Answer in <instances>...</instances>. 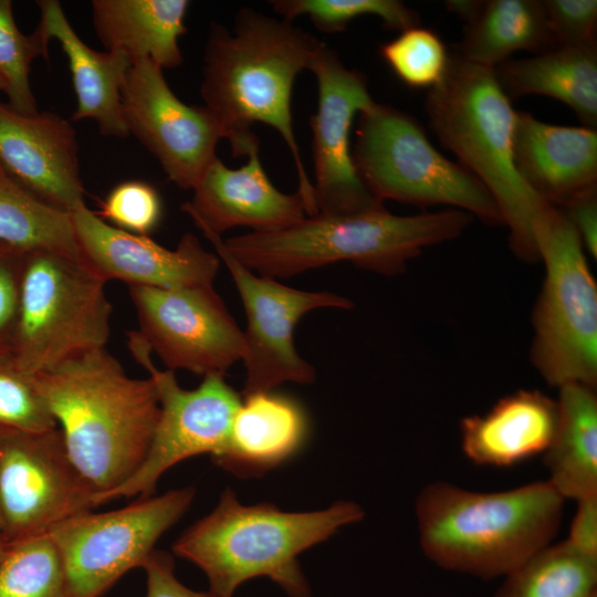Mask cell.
Masks as SVG:
<instances>
[{"label":"cell","instance_id":"52a82bcc","mask_svg":"<svg viewBox=\"0 0 597 597\" xmlns=\"http://www.w3.org/2000/svg\"><path fill=\"white\" fill-rule=\"evenodd\" d=\"M105 283L80 259L25 251L11 350L19 366L38 375L105 348L113 312Z\"/></svg>","mask_w":597,"mask_h":597},{"label":"cell","instance_id":"ab89813d","mask_svg":"<svg viewBox=\"0 0 597 597\" xmlns=\"http://www.w3.org/2000/svg\"><path fill=\"white\" fill-rule=\"evenodd\" d=\"M577 503L566 541L584 555L597 558V495Z\"/></svg>","mask_w":597,"mask_h":597},{"label":"cell","instance_id":"9a60e30c","mask_svg":"<svg viewBox=\"0 0 597 597\" xmlns=\"http://www.w3.org/2000/svg\"><path fill=\"white\" fill-rule=\"evenodd\" d=\"M308 70L317 84V109L310 118L316 213L349 214L383 207V201L360 179L350 147L356 114L375 102L366 76L346 67L336 51L324 42L315 51Z\"/></svg>","mask_w":597,"mask_h":597},{"label":"cell","instance_id":"4dcf8cb0","mask_svg":"<svg viewBox=\"0 0 597 597\" xmlns=\"http://www.w3.org/2000/svg\"><path fill=\"white\" fill-rule=\"evenodd\" d=\"M270 4L283 20L306 15L325 33L341 32L363 15L378 17L387 29L399 32L420 24L418 13L398 0H273Z\"/></svg>","mask_w":597,"mask_h":597},{"label":"cell","instance_id":"e0dca14e","mask_svg":"<svg viewBox=\"0 0 597 597\" xmlns=\"http://www.w3.org/2000/svg\"><path fill=\"white\" fill-rule=\"evenodd\" d=\"M70 216L80 260L105 282L174 290L212 285L218 273L219 256L192 233L184 234L177 248L169 250L148 235L108 224L85 202Z\"/></svg>","mask_w":597,"mask_h":597},{"label":"cell","instance_id":"f6af8a7d","mask_svg":"<svg viewBox=\"0 0 597 597\" xmlns=\"http://www.w3.org/2000/svg\"><path fill=\"white\" fill-rule=\"evenodd\" d=\"M590 597H597V591L595 594H593Z\"/></svg>","mask_w":597,"mask_h":597},{"label":"cell","instance_id":"2e32d148","mask_svg":"<svg viewBox=\"0 0 597 597\" xmlns=\"http://www.w3.org/2000/svg\"><path fill=\"white\" fill-rule=\"evenodd\" d=\"M163 71L150 60L132 64L122 88L124 118L129 135L158 160L169 180L188 190L217 156V144L226 135L206 106L177 97Z\"/></svg>","mask_w":597,"mask_h":597},{"label":"cell","instance_id":"44dd1931","mask_svg":"<svg viewBox=\"0 0 597 597\" xmlns=\"http://www.w3.org/2000/svg\"><path fill=\"white\" fill-rule=\"evenodd\" d=\"M36 6L40 21L35 31L46 44L55 39L69 61L76 96L72 121L92 119L104 136L127 137L122 88L132 66L129 59L121 52H102L84 43L60 1L40 0Z\"/></svg>","mask_w":597,"mask_h":597},{"label":"cell","instance_id":"d590c367","mask_svg":"<svg viewBox=\"0 0 597 597\" xmlns=\"http://www.w3.org/2000/svg\"><path fill=\"white\" fill-rule=\"evenodd\" d=\"M556 46L597 44L596 0H542Z\"/></svg>","mask_w":597,"mask_h":597},{"label":"cell","instance_id":"f35d334b","mask_svg":"<svg viewBox=\"0 0 597 597\" xmlns=\"http://www.w3.org/2000/svg\"><path fill=\"white\" fill-rule=\"evenodd\" d=\"M577 231L583 247L597 255V186L589 188L558 208Z\"/></svg>","mask_w":597,"mask_h":597},{"label":"cell","instance_id":"d6a6232c","mask_svg":"<svg viewBox=\"0 0 597 597\" xmlns=\"http://www.w3.org/2000/svg\"><path fill=\"white\" fill-rule=\"evenodd\" d=\"M49 57V44L34 30L23 34L14 20L12 2L0 0V74L6 81L8 104L24 114L38 111L30 83L32 62Z\"/></svg>","mask_w":597,"mask_h":597},{"label":"cell","instance_id":"1f68e13d","mask_svg":"<svg viewBox=\"0 0 597 597\" xmlns=\"http://www.w3.org/2000/svg\"><path fill=\"white\" fill-rule=\"evenodd\" d=\"M380 55L407 86L432 88L443 78L450 54L442 39L431 29L415 25L381 44Z\"/></svg>","mask_w":597,"mask_h":597},{"label":"cell","instance_id":"f1b7e54d","mask_svg":"<svg viewBox=\"0 0 597 597\" xmlns=\"http://www.w3.org/2000/svg\"><path fill=\"white\" fill-rule=\"evenodd\" d=\"M596 587L597 558L564 541L547 545L507 574L495 597H590Z\"/></svg>","mask_w":597,"mask_h":597},{"label":"cell","instance_id":"8d00e7d4","mask_svg":"<svg viewBox=\"0 0 597 597\" xmlns=\"http://www.w3.org/2000/svg\"><path fill=\"white\" fill-rule=\"evenodd\" d=\"M25 251L0 242V354L11 353Z\"/></svg>","mask_w":597,"mask_h":597},{"label":"cell","instance_id":"4316f807","mask_svg":"<svg viewBox=\"0 0 597 597\" xmlns=\"http://www.w3.org/2000/svg\"><path fill=\"white\" fill-rule=\"evenodd\" d=\"M554 48L542 0H486L480 14L465 24L453 54L494 69L513 53L538 54Z\"/></svg>","mask_w":597,"mask_h":597},{"label":"cell","instance_id":"30bf717a","mask_svg":"<svg viewBox=\"0 0 597 597\" xmlns=\"http://www.w3.org/2000/svg\"><path fill=\"white\" fill-rule=\"evenodd\" d=\"M126 336L130 354L154 383L160 413L142 464L122 485L103 495L100 505L118 498H148L160 476L177 463L203 453L213 460L222 455L242 404L223 375L209 374L197 388H181L172 370L155 366L151 350L138 331H129Z\"/></svg>","mask_w":597,"mask_h":597},{"label":"cell","instance_id":"ffe728a7","mask_svg":"<svg viewBox=\"0 0 597 597\" xmlns=\"http://www.w3.org/2000/svg\"><path fill=\"white\" fill-rule=\"evenodd\" d=\"M515 168L546 203L561 208L597 186V129L544 123L520 111L513 137Z\"/></svg>","mask_w":597,"mask_h":597},{"label":"cell","instance_id":"d6986e66","mask_svg":"<svg viewBox=\"0 0 597 597\" xmlns=\"http://www.w3.org/2000/svg\"><path fill=\"white\" fill-rule=\"evenodd\" d=\"M247 157V164L232 169L216 156L202 172L192 188V199L181 206L199 229L220 235L237 227L271 232L306 217L298 192L284 193L271 182L260 161L259 147Z\"/></svg>","mask_w":597,"mask_h":597},{"label":"cell","instance_id":"ba28073f","mask_svg":"<svg viewBox=\"0 0 597 597\" xmlns=\"http://www.w3.org/2000/svg\"><path fill=\"white\" fill-rule=\"evenodd\" d=\"M545 279L535 304L531 359L552 386L597 384V286L580 238L549 206L535 227Z\"/></svg>","mask_w":597,"mask_h":597},{"label":"cell","instance_id":"60d3db41","mask_svg":"<svg viewBox=\"0 0 597 597\" xmlns=\"http://www.w3.org/2000/svg\"><path fill=\"white\" fill-rule=\"evenodd\" d=\"M447 9L457 14L465 24L471 23L482 11L485 0H448Z\"/></svg>","mask_w":597,"mask_h":597},{"label":"cell","instance_id":"277c9868","mask_svg":"<svg viewBox=\"0 0 597 597\" xmlns=\"http://www.w3.org/2000/svg\"><path fill=\"white\" fill-rule=\"evenodd\" d=\"M363 517V509L354 502L284 512L268 503L242 505L226 489L217 506L177 538L172 552L206 574L209 591L217 597H232L243 582L260 576L291 597H311L297 556Z\"/></svg>","mask_w":597,"mask_h":597},{"label":"cell","instance_id":"83f0119b","mask_svg":"<svg viewBox=\"0 0 597 597\" xmlns=\"http://www.w3.org/2000/svg\"><path fill=\"white\" fill-rule=\"evenodd\" d=\"M0 242L24 251L43 249L80 259L70 212L39 200L1 166Z\"/></svg>","mask_w":597,"mask_h":597},{"label":"cell","instance_id":"484cf974","mask_svg":"<svg viewBox=\"0 0 597 597\" xmlns=\"http://www.w3.org/2000/svg\"><path fill=\"white\" fill-rule=\"evenodd\" d=\"M558 421L544 452L547 480L564 498L597 495V397L583 384L559 387Z\"/></svg>","mask_w":597,"mask_h":597},{"label":"cell","instance_id":"f546056e","mask_svg":"<svg viewBox=\"0 0 597 597\" xmlns=\"http://www.w3.org/2000/svg\"><path fill=\"white\" fill-rule=\"evenodd\" d=\"M0 597H74L48 534L6 544L0 558Z\"/></svg>","mask_w":597,"mask_h":597},{"label":"cell","instance_id":"74e56055","mask_svg":"<svg viewBox=\"0 0 597 597\" xmlns=\"http://www.w3.org/2000/svg\"><path fill=\"white\" fill-rule=\"evenodd\" d=\"M142 568L146 573V597H217L181 584L175 575L174 558L166 552L155 549Z\"/></svg>","mask_w":597,"mask_h":597},{"label":"cell","instance_id":"5bb4252c","mask_svg":"<svg viewBox=\"0 0 597 597\" xmlns=\"http://www.w3.org/2000/svg\"><path fill=\"white\" fill-rule=\"evenodd\" d=\"M138 332L167 369L223 375L244 353V335L212 285L128 286Z\"/></svg>","mask_w":597,"mask_h":597},{"label":"cell","instance_id":"836d02e7","mask_svg":"<svg viewBox=\"0 0 597 597\" xmlns=\"http://www.w3.org/2000/svg\"><path fill=\"white\" fill-rule=\"evenodd\" d=\"M56 427L38 375L21 368L12 353L0 354V429L43 431Z\"/></svg>","mask_w":597,"mask_h":597},{"label":"cell","instance_id":"8992f818","mask_svg":"<svg viewBox=\"0 0 597 597\" xmlns=\"http://www.w3.org/2000/svg\"><path fill=\"white\" fill-rule=\"evenodd\" d=\"M472 216L458 209L397 216L385 206L349 214L307 216L271 232L224 241L244 266L269 277H287L339 261L396 274L427 247L453 239Z\"/></svg>","mask_w":597,"mask_h":597},{"label":"cell","instance_id":"9c48e42d","mask_svg":"<svg viewBox=\"0 0 597 597\" xmlns=\"http://www.w3.org/2000/svg\"><path fill=\"white\" fill-rule=\"evenodd\" d=\"M352 155L360 179L381 201L446 205L485 223L504 224L486 188L462 165L440 154L406 112L375 101L359 114Z\"/></svg>","mask_w":597,"mask_h":597},{"label":"cell","instance_id":"b9f144b4","mask_svg":"<svg viewBox=\"0 0 597 597\" xmlns=\"http://www.w3.org/2000/svg\"><path fill=\"white\" fill-rule=\"evenodd\" d=\"M6 88H7L6 81L0 74V91L6 92Z\"/></svg>","mask_w":597,"mask_h":597},{"label":"cell","instance_id":"7402d4cb","mask_svg":"<svg viewBox=\"0 0 597 597\" xmlns=\"http://www.w3.org/2000/svg\"><path fill=\"white\" fill-rule=\"evenodd\" d=\"M557 421V400L521 389L501 398L486 413L461 420L462 451L475 464L512 467L544 454Z\"/></svg>","mask_w":597,"mask_h":597},{"label":"cell","instance_id":"3957f363","mask_svg":"<svg viewBox=\"0 0 597 597\" xmlns=\"http://www.w3.org/2000/svg\"><path fill=\"white\" fill-rule=\"evenodd\" d=\"M564 500L548 481L501 492L433 482L416 500L420 545L441 568L483 579L506 576L549 545Z\"/></svg>","mask_w":597,"mask_h":597},{"label":"cell","instance_id":"5b68a950","mask_svg":"<svg viewBox=\"0 0 597 597\" xmlns=\"http://www.w3.org/2000/svg\"><path fill=\"white\" fill-rule=\"evenodd\" d=\"M425 109L442 146L494 199L510 229L513 251L524 260H537L535 227L551 205L533 192L515 168L517 112L494 70L452 54L443 78L429 90Z\"/></svg>","mask_w":597,"mask_h":597},{"label":"cell","instance_id":"8fae6325","mask_svg":"<svg viewBox=\"0 0 597 597\" xmlns=\"http://www.w3.org/2000/svg\"><path fill=\"white\" fill-rule=\"evenodd\" d=\"M192 488L150 495L117 510L86 511L54 525V543L74 597H101L122 576L142 567L155 545L186 513Z\"/></svg>","mask_w":597,"mask_h":597},{"label":"cell","instance_id":"ac0fdd59","mask_svg":"<svg viewBox=\"0 0 597 597\" xmlns=\"http://www.w3.org/2000/svg\"><path fill=\"white\" fill-rule=\"evenodd\" d=\"M0 166L53 208L85 202L75 129L53 112L24 114L0 101Z\"/></svg>","mask_w":597,"mask_h":597},{"label":"cell","instance_id":"cb8c5ba5","mask_svg":"<svg viewBox=\"0 0 597 597\" xmlns=\"http://www.w3.org/2000/svg\"><path fill=\"white\" fill-rule=\"evenodd\" d=\"M306 418L292 399L271 391L244 396L231 426L219 467L240 476L262 475L301 447Z\"/></svg>","mask_w":597,"mask_h":597},{"label":"cell","instance_id":"603a6c76","mask_svg":"<svg viewBox=\"0 0 597 597\" xmlns=\"http://www.w3.org/2000/svg\"><path fill=\"white\" fill-rule=\"evenodd\" d=\"M187 0H94L93 27L106 51L125 54L132 64L150 60L160 69L182 63L178 40L187 32Z\"/></svg>","mask_w":597,"mask_h":597},{"label":"cell","instance_id":"6da1fadb","mask_svg":"<svg viewBox=\"0 0 597 597\" xmlns=\"http://www.w3.org/2000/svg\"><path fill=\"white\" fill-rule=\"evenodd\" d=\"M322 41L286 20L242 8L232 30L212 22L203 55L200 95L220 123L233 157L259 147L253 123L274 128L287 146L296 169L307 216L316 214L313 184L295 138L292 92L308 70Z\"/></svg>","mask_w":597,"mask_h":597},{"label":"cell","instance_id":"7c38bea8","mask_svg":"<svg viewBox=\"0 0 597 597\" xmlns=\"http://www.w3.org/2000/svg\"><path fill=\"white\" fill-rule=\"evenodd\" d=\"M95 495L73 463L61 429H0V535L6 544L46 534L91 511Z\"/></svg>","mask_w":597,"mask_h":597},{"label":"cell","instance_id":"4fadbf2b","mask_svg":"<svg viewBox=\"0 0 597 597\" xmlns=\"http://www.w3.org/2000/svg\"><path fill=\"white\" fill-rule=\"evenodd\" d=\"M200 230L228 268L247 314L243 395L271 391L286 381H314V367L294 347V328L313 310L350 308L353 303L332 292L297 290L272 277L258 276L228 251L220 234Z\"/></svg>","mask_w":597,"mask_h":597},{"label":"cell","instance_id":"7bdbcfd3","mask_svg":"<svg viewBox=\"0 0 597 597\" xmlns=\"http://www.w3.org/2000/svg\"><path fill=\"white\" fill-rule=\"evenodd\" d=\"M4 546H6V543H4L3 538H2V536L0 535V558H1V555L3 553Z\"/></svg>","mask_w":597,"mask_h":597},{"label":"cell","instance_id":"d4e9b609","mask_svg":"<svg viewBox=\"0 0 597 597\" xmlns=\"http://www.w3.org/2000/svg\"><path fill=\"white\" fill-rule=\"evenodd\" d=\"M512 98L542 95L567 105L585 127H597V44L556 46L532 57L510 59L494 69Z\"/></svg>","mask_w":597,"mask_h":597},{"label":"cell","instance_id":"7a4b0ae2","mask_svg":"<svg viewBox=\"0 0 597 597\" xmlns=\"http://www.w3.org/2000/svg\"><path fill=\"white\" fill-rule=\"evenodd\" d=\"M38 381L98 506L146 457L160 413L154 383L126 375L106 347L38 374Z\"/></svg>","mask_w":597,"mask_h":597},{"label":"cell","instance_id":"ee69618b","mask_svg":"<svg viewBox=\"0 0 597 597\" xmlns=\"http://www.w3.org/2000/svg\"><path fill=\"white\" fill-rule=\"evenodd\" d=\"M2 522H1V515H0V533H1Z\"/></svg>","mask_w":597,"mask_h":597},{"label":"cell","instance_id":"e575fe53","mask_svg":"<svg viewBox=\"0 0 597 597\" xmlns=\"http://www.w3.org/2000/svg\"><path fill=\"white\" fill-rule=\"evenodd\" d=\"M108 224L139 235L154 231L163 217L158 191L143 180H126L115 186L95 212Z\"/></svg>","mask_w":597,"mask_h":597}]
</instances>
